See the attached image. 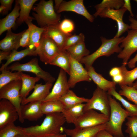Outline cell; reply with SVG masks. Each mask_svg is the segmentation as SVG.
Listing matches in <instances>:
<instances>
[{
	"mask_svg": "<svg viewBox=\"0 0 137 137\" xmlns=\"http://www.w3.org/2000/svg\"><path fill=\"white\" fill-rule=\"evenodd\" d=\"M40 125L22 127L23 133L31 137H45L61 134L64 131L63 125L66 122L62 113L46 114Z\"/></svg>",
	"mask_w": 137,
	"mask_h": 137,
	"instance_id": "1",
	"label": "cell"
},
{
	"mask_svg": "<svg viewBox=\"0 0 137 137\" xmlns=\"http://www.w3.org/2000/svg\"><path fill=\"white\" fill-rule=\"evenodd\" d=\"M110 108L109 120L106 123L105 130L115 137H125L122 126L126 119L129 116V113L123 109L120 104L109 95Z\"/></svg>",
	"mask_w": 137,
	"mask_h": 137,
	"instance_id": "2",
	"label": "cell"
},
{
	"mask_svg": "<svg viewBox=\"0 0 137 137\" xmlns=\"http://www.w3.org/2000/svg\"><path fill=\"white\" fill-rule=\"evenodd\" d=\"M53 1L41 0L34 6L32 15L38 24L42 28L56 25L60 22V15L56 12Z\"/></svg>",
	"mask_w": 137,
	"mask_h": 137,
	"instance_id": "3",
	"label": "cell"
},
{
	"mask_svg": "<svg viewBox=\"0 0 137 137\" xmlns=\"http://www.w3.org/2000/svg\"><path fill=\"white\" fill-rule=\"evenodd\" d=\"M124 37L107 39L101 37V44L99 48L92 54L84 57L80 62L84 64L85 67L92 66L95 61L102 56H109L115 53H119L122 49L119 46Z\"/></svg>",
	"mask_w": 137,
	"mask_h": 137,
	"instance_id": "4",
	"label": "cell"
},
{
	"mask_svg": "<svg viewBox=\"0 0 137 137\" xmlns=\"http://www.w3.org/2000/svg\"><path fill=\"white\" fill-rule=\"evenodd\" d=\"M22 85L21 80L13 81L0 89V99H5L10 101L16 108L19 115V120L23 123L24 120L21 113L22 99L20 90Z\"/></svg>",
	"mask_w": 137,
	"mask_h": 137,
	"instance_id": "5",
	"label": "cell"
},
{
	"mask_svg": "<svg viewBox=\"0 0 137 137\" xmlns=\"http://www.w3.org/2000/svg\"><path fill=\"white\" fill-rule=\"evenodd\" d=\"M90 110H99L101 113L109 117L110 108L109 95L106 92L97 87L91 98L85 104L84 112Z\"/></svg>",
	"mask_w": 137,
	"mask_h": 137,
	"instance_id": "6",
	"label": "cell"
},
{
	"mask_svg": "<svg viewBox=\"0 0 137 137\" xmlns=\"http://www.w3.org/2000/svg\"><path fill=\"white\" fill-rule=\"evenodd\" d=\"M11 71H15L22 72H27L33 73L36 77L42 79L46 83H53L55 78L49 73L42 70L39 66L38 60L36 58H33L24 63H15L8 66L6 68Z\"/></svg>",
	"mask_w": 137,
	"mask_h": 137,
	"instance_id": "7",
	"label": "cell"
},
{
	"mask_svg": "<svg viewBox=\"0 0 137 137\" xmlns=\"http://www.w3.org/2000/svg\"><path fill=\"white\" fill-rule=\"evenodd\" d=\"M60 50L56 44L44 32L39 45L35 49L40 60L45 64H49Z\"/></svg>",
	"mask_w": 137,
	"mask_h": 137,
	"instance_id": "8",
	"label": "cell"
},
{
	"mask_svg": "<svg viewBox=\"0 0 137 137\" xmlns=\"http://www.w3.org/2000/svg\"><path fill=\"white\" fill-rule=\"evenodd\" d=\"M109 117L101 113H99L93 110H90L84 112L74 123L76 130L91 127L106 123Z\"/></svg>",
	"mask_w": 137,
	"mask_h": 137,
	"instance_id": "9",
	"label": "cell"
},
{
	"mask_svg": "<svg viewBox=\"0 0 137 137\" xmlns=\"http://www.w3.org/2000/svg\"><path fill=\"white\" fill-rule=\"evenodd\" d=\"M123 49L117 56L123 60L122 65L126 66L131 56L137 51V30H128L127 34L123 39L120 46Z\"/></svg>",
	"mask_w": 137,
	"mask_h": 137,
	"instance_id": "10",
	"label": "cell"
},
{
	"mask_svg": "<svg viewBox=\"0 0 137 137\" xmlns=\"http://www.w3.org/2000/svg\"><path fill=\"white\" fill-rule=\"evenodd\" d=\"M70 60L69 78L68 80L70 88L74 87L77 83L81 81L91 82V79L87 70L83 67L81 63L70 56Z\"/></svg>",
	"mask_w": 137,
	"mask_h": 137,
	"instance_id": "11",
	"label": "cell"
},
{
	"mask_svg": "<svg viewBox=\"0 0 137 137\" xmlns=\"http://www.w3.org/2000/svg\"><path fill=\"white\" fill-rule=\"evenodd\" d=\"M70 88L66 73L61 69L51 91L43 102L58 100L68 91Z\"/></svg>",
	"mask_w": 137,
	"mask_h": 137,
	"instance_id": "12",
	"label": "cell"
},
{
	"mask_svg": "<svg viewBox=\"0 0 137 137\" xmlns=\"http://www.w3.org/2000/svg\"><path fill=\"white\" fill-rule=\"evenodd\" d=\"M19 118L15 107L9 101L2 99L0 101V130L14 122Z\"/></svg>",
	"mask_w": 137,
	"mask_h": 137,
	"instance_id": "13",
	"label": "cell"
},
{
	"mask_svg": "<svg viewBox=\"0 0 137 137\" xmlns=\"http://www.w3.org/2000/svg\"><path fill=\"white\" fill-rule=\"evenodd\" d=\"M127 10L123 7L118 9H106L104 10L99 15L101 17L109 18L116 21L118 26V30L114 38L119 37L123 34L131 29L130 25L125 24L123 20L124 15Z\"/></svg>",
	"mask_w": 137,
	"mask_h": 137,
	"instance_id": "14",
	"label": "cell"
},
{
	"mask_svg": "<svg viewBox=\"0 0 137 137\" xmlns=\"http://www.w3.org/2000/svg\"><path fill=\"white\" fill-rule=\"evenodd\" d=\"M65 11L74 12L81 15L91 22L94 21V17L87 10L83 0H71L68 1H63L57 13L59 14Z\"/></svg>",
	"mask_w": 137,
	"mask_h": 137,
	"instance_id": "15",
	"label": "cell"
},
{
	"mask_svg": "<svg viewBox=\"0 0 137 137\" xmlns=\"http://www.w3.org/2000/svg\"><path fill=\"white\" fill-rule=\"evenodd\" d=\"M52 86V83L49 82L46 83L44 84L42 83L36 84L32 93L22 101V105L33 102H43L50 93Z\"/></svg>",
	"mask_w": 137,
	"mask_h": 137,
	"instance_id": "16",
	"label": "cell"
},
{
	"mask_svg": "<svg viewBox=\"0 0 137 137\" xmlns=\"http://www.w3.org/2000/svg\"><path fill=\"white\" fill-rule=\"evenodd\" d=\"M42 102H33L22 105L21 113L23 119L35 121L42 117L44 115L41 109Z\"/></svg>",
	"mask_w": 137,
	"mask_h": 137,
	"instance_id": "17",
	"label": "cell"
},
{
	"mask_svg": "<svg viewBox=\"0 0 137 137\" xmlns=\"http://www.w3.org/2000/svg\"><path fill=\"white\" fill-rule=\"evenodd\" d=\"M24 31L15 33L11 29L8 30L5 37L0 41V49L5 51L17 50L20 47V40Z\"/></svg>",
	"mask_w": 137,
	"mask_h": 137,
	"instance_id": "18",
	"label": "cell"
},
{
	"mask_svg": "<svg viewBox=\"0 0 137 137\" xmlns=\"http://www.w3.org/2000/svg\"><path fill=\"white\" fill-rule=\"evenodd\" d=\"M106 123L94 127L76 130L64 128V131L67 135L71 137H96L101 130L105 129Z\"/></svg>",
	"mask_w": 137,
	"mask_h": 137,
	"instance_id": "19",
	"label": "cell"
},
{
	"mask_svg": "<svg viewBox=\"0 0 137 137\" xmlns=\"http://www.w3.org/2000/svg\"><path fill=\"white\" fill-rule=\"evenodd\" d=\"M20 7L17 1L12 10L4 18L0 20V35L6 31L15 27L16 22L19 16Z\"/></svg>",
	"mask_w": 137,
	"mask_h": 137,
	"instance_id": "20",
	"label": "cell"
},
{
	"mask_svg": "<svg viewBox=\"0 0 137 137\" xmlns=\"http://www.w3.org/2000/svg\"><path fill=\"white\" fill-rule=\"evenodd\" d=\"M20 7L19 16L16 21V24L18 25L23 23L34 20L33 17L30 16V12L32 9L35 3L37 0H16Z\"/></svg>",
	"mask_w": 137,
	"mask_h": 137,
	"instance_id": "21",
	"label": "cell"
},
{
	"mask_svg": "<svg viewBox=\"0 0 137 137\" xmlns=\"http://www.w3.org/2000/svg\"><path fill=\"white\" fill-rule=\"evenodd\" d=\"M85 68L89 76L97 87L106 92L113 88H116V83L106 79L101 75L97 73L92 66L85 67Z\"/></svg>",
	"mask_w": 137,
	"mask_h": 137,
	"instance_id": "22",
	"label": "cell"
},
{
	"mask_svg": "<svg viewBox=\"0 0 137 137\" xmlns=\"http://www.w3.org/2000/svg\"><path fill=\"white\" fill-rule=\"evenodd\" d=\"M44 33L53 41L60 50H63L66 39L70 35H66L62 32L58 25L45 27Z\"/></svg>",
	"mask_w": 137,
	"mask_h": 137,
	"instance_id": "23",
	"label": "cell"
},
{
	"mask_svg": "<svg viewBox=\"0 0 137 137\" xmlns=\"http://www.w3.org/2000/svg\"><path fill=\"white\" fill-rule=\"evenodd\" d=\"M21 79L22 85L20 95L22 101L27 97L30 92L34 89L36 83L38 81L40 78L36 76L31 77L22 72L21 75Z\"/></svg>",
	"mask_w": 137,
	"mask_h": 137,
	"instance_id": "24",
	"label": "cell"
},
{
	"mask_svg": "<svg viewBox=\"0 0 137 137\" xmlns=\"http://www.w3.org/2000/svg\"><path fill=\"white\" fill-rule=\"evenodd\" d=\"M37 55L35 49H32L27 47L25 49L20 51L13 50L11 51L8 56L5 63L3 64L0 68V71L6 69L8 66L12 62L20 60L27 56Z\"/></svg>",
	"mask_w": 137,
	"mask_h": 137,
	"instance_id": "25",
	"label": "cell"
},
{
	"mask_svg": "<svg viewBox=\"0 0 137 137\" xmlns=\"http://www.w3.org/2000/svg\"><path fill=\"white\" fill-rule=\"evenodd\" d=\"M32 21L26 22L30 31V41L27 47L35 49L39 46L42 36L45 30V27H39L34 24Z\"/></svg>",
	"mask_w": 137,
	"mask_h": 137,
	"instance_id": "26",
	"label": "cell"
},
{
	"mask_svg": "<svg viewBox=\"0 0 137 137\" xmlns=\"http://www.w3.org/2000/svg\"><path fill=\"white\" fill-rule=\"evenodd\" d=\"M85 104H77L65 109L62 113L68 123L73 124L84 113L83 109Z\"/></svg>",
	"mask_w": 137,
	"mask_h": 137,
	"instance_id": "27",
	"label": "cell"
},
{
	"mask_svg": "<svg viewBox=\"0 0 137 137\" xmlns=\"http://www.w3.org/2000/svg\"><path fill=\"white\" fill-rule=\"evenodd\" d=\"M70 64L69 54L66 50H62L53 58L49 64L60 67L69 74Z\"/></svg>",
	"mask_w": 137,
	"mask_h": 137,
	"instance_id": "28",
	"label": "cell"
},
{
	"mask_svg": "<svg viewBox=\"0 0 137 137\" xmlns=\"http://www.w3.org/2000/svg\"><path fill=\"white\" fill-rule=\"evenodd\" d=\"M66 50L71 57L80 62L84 57L89 55L90 53L89 50L86 48L84 42L71 46Z\"/></svg>",
	"mask_w": 137,
	"mask_h": 137,
	"instance_id": "29",
	"label": "cell"
},
{
	"mask_svg": "<svg viewBox=\"0 0 137 137\" xmlns=\"http://www.w3.org/2000/svg\"><path fill=\"white\" fill-rule=\"evenodd\" d=\"M89 99L84 97L77 96L72 90H69L58 100L62 102L66 108L77 104L86 103Z\"/></svg>",
	"mask_w": 137,
	"mask_h": 137,
	"instance_id": "30",
	"label": "cell"
},
{
	"mask_svg": "<svg viewBox=\"0 0 137 137\" xmlns=\"http://www.w3.org/2000/svg\"><path fill=\"white\" fill-rule=\"evenodd\" d=\"M124 3L123 0H103L95 6L96 12L93 16L96 18L99 16L101 13L106 9H119L122 7Z\"/></svg>",
	"mask_w": 137,
	"mask_h": 137,
	"instance_id": "31",
	"label": "cell"
},
{
	"mask_svg": "<svg viewBox=\"0 0 137 137\" xmlns=\"http://www.w3.org/2000/svg\"><path fill=\"white\" fill-rule=\"evenodd\" d=\"M109 95L112 96L119 101L125 110L129 113V116H137V105L132 104L125 99L116 90V88H113L107 92Z\"/></svg>",
	"mask_w": 137,
	"mask_h": 137,
	"instance_id": "32",
	"label": "cell"
},
{
	"mask_svg": "<svg viewBox=\"0 0 137 137\" xmlns=\"http://www.w3.org/2000/svg\"><path fill=\"white\" fill-rule=\"evenodd\" d=\"M65 107L59 100L42 102L41 109L44 114L54 113H62Z\"/></svg>",
	"mask_w": 137,
	"mask_h": 137,
	"instance_id": "33",
	"label": "cell"
},
{
	"mask_svg": "<svg viewBox=\"0 0 137 137\" xmlns=\"http://www.w3.org/2000/svg\"><path fill=\"white\" fill-rule=\"evenodd\" d=\"M0 75V89L13 81L21 80V75L22 72L12 71L4 69L1 71Z\"/></svg>",
	"mask_w": 137,
	"mask_h": 137,
	"instance_id": "34",
	"label": "cell"
},
{
	"mask_svg": "<svg viewBox=\"0 0 137 137\" xmlns=\"http://www.w3.org/2000/svg\"><path fill=\"white\" fill-rule=\"evenodd\" d=\"M126 66L122 65L119 67L123 79L120 84L132 86L134 81L137 79V67L131 70H127Z\"/></svg>",
	"mask_w": 137,
	"mask_h": 137,
	"instance_id": "35",
	"label": "cell"
},
{
	"mask_svg": "<svg viewBox=\"0 0 137 137\" xmlns=\"http://www.w3.org/2000/svg\"><path fill=\"white\" fill-rule=\"evenodd\" d=\"M23 134L22 127L16 126L14 123L9 124L0 130V137H16Z\"/></svg>",
	"mask_w": 137,
	"mask_h": 137,
	"instance_id": "36",
	"label": "cell"
},
{
	"mask_svg": "<svg viewBox=\"0 0 137 137\" xmlns=\"http://www.w3.org/2000/svg\"><path fill=\"white\" fill-rule=\"evenodd\" d=\"M121 90L119 94L121 96L126 97L127 99L137 105V90L132 86L124 84L119 85Z\"/></svg>",
	"mask_w": 137,
	"mask_h": 137,
	"instance_id": "37",
	"label": "cell"
},
{
	"mask_svg": "<svg viewBox=\"0 0 137 137\" xmlns=\"http://www.w3.org/2000/svg\"><path fill=\"white\" fill-rule=\"evenodd\" d=\"M126 119L125 132L128 134V137H137V116H128Z\"/></svg>",
	"mask_w": 137,
	"mask_h": 137,
	"instance_id": "38",
	"label": "cell"
},
{
	"mask_svg": "<svg viewBox=\"0 0 137 137\" xmlns=\"http://www.w3.org/2000/svg\"><path fill=\"white\" fill-rule=\"evenodd\" d=\"M85 37L82 33L79 35L72 34L67 37L65 44L63 50H66L68 47L80 43L84 42Z\"/></svg>",
	"mask_w": 137,
	"mask_h": 137,
	"instance_id": "39",
	"label": "cell"
},
{
	"mask_svg": "<svg viewBox=\"0 0 137 137\" xmlns=\"http://www.w3.org/2000/svg\"><path fill=\"white\" fill-rule=\"evenodd\" d=\"M60 30L67 35H70L74 30L75 25L71 20L67 19H63L58 25Z\"/></svg>",
	"mask_w": 137,
	"mask_h": 137,
	"instance_id": "40",
	"label": "cell"
},
{
	"mask_svg": "<svg viewBox=\"0 0 137 137\" xmlns=\"http://www.w3.org/2000/svg\"><path fill=\"white\" fill-rule=\"evenodd\" d=\"M30 41V31L28 28L23 33L19 41V46L27 47Z\"/></svg>",
	"mask_w": 137,
	"mask_h": 137,
	"instance_id": "41",
	"label": "cell"
},
{
	"mask_svg": "<svg viewBox=\"0 0 137 137\" xmlns=\"http://www.w3.org/2000/svg\"><path fill=\"white\" fill-rule=\"evenodd\" d=\"M14 1L13 0H0L1 5L4 6L6 8V14L8 13V11L11 9Z\"/></svg>",
	"mask_w": 137,
	"mask_h": 137,
	"instance_id": "42",
	"label": "cell"
},
{
	"mask_svg": "<svg viewBox=\"0 0 137 137\" xmlns=\"http://www.w3.org/2000/svg\"><path fill=\"white\" fill-rule=\"evenodd\" d=\"M124 3L122 7L125 8L129 12L130 16L134 18V16L132 9L130 1L129 0H124Z\"/></svg>",
	"mask_w": 137,
	"mask_h": 137,
	"instance_id": "43",
	"label": "cell"
},
{
	"mask_svg": "<svg viewBox=\"0 0 137 137\" xmlns=\"http://www.w3.org/2000/svg\"><path fill=\"white\" fill-rule=\"evenodd\" d=\"M120 74L121 71L119 67H114L109 72V75L112 77Z\"/></svg>",
	"mask_w": 137,
	"mask_h": 137,
	"instance_id": "44",
	"label": "cell"
},
{
	"mask_svg": "<svg viewBox=\"0 0 137 137\" xmlns=\"http://www.w3.org/2000/svg\"><path fill=\"white\" fill-rule=\"evenodd\" d=\"M137 62V54L132 58L128 62L127 65L130 68H133L135 67L136 63Z\"/></svg>",
	"mask_w": 137,
	"mask_h": 137,
	"instance_id": "45",
	"label": "cell"
},
{
	"mask_svg": "<svg viewBox=\"0 0 137 137\" xmlns=\"http://www.w3.org/2000/svg\"><path fill=\"white\" fill-rule=\"evenodd\" d=\"M96 137H115L112 135L107 131L105 129H104L100 131L97 134ZM125 137H128L126 136Z\"/></svg>",
	"mask_w": 137,
	"mask_h": 137,
	"instance_id": "46",
	"label": "cell"
},
{
	"mask_svg": "<svg viewBox=\"0 0 137 137\" xmlns=\"http://www.w3.org/2000/svg\"><path fill=\"white\" fill-rule=\"evenodd\" d=\"M129 20L131 23L130 25V28L137 30V19L130 16Z\"/></svg>",
	"mask_w": 137,
	"mask_h": 137,
	"instance_id": "47",
	"label": "cell"
},
{
	"mask_svg": "<svg viewBox=\"0 0 137 137\" xmlns=\"http://www.w3.org/2000/svg\"><path fill=\"white\" fill-rule=\"evenodd\" d=\"M11 51H5L1 50L0 52V63L4 60H6Z\"/></svg>",
	"mask_w": 137,
	"mask_h": 137,
	"instance_id": "48",
	"label": "cell"
},
{
	"mask_svg": "<svg viewBox=\"0 0 137 137\" xmlns=\"http://www.w3.org/2000/svg\"><path fill=\"white\" fill-rule=\"evenodd\" d=\"M113 81L115 83L120 84L122 81L123 78L121 73L112 77Z\"/></svg>",
	"mask_w": 137,
	"mask_h": 137,
	"instance_id": "49",
	"label": "cell"
},
{
	"mask_svg": "<svg viewBox=\"0 0 137 137\" xmlns=\"http://www.w3.org/2000/svg\"><path fill=\"white\" fill-rule=\"evenodd\" d=\"M62 0H55V6L54 9L57 12L59 8L60 5L63 1Z\"/></svg>",
	"mask_w": 137,
	"mask_h": 137,
	"instance_id": "50",
	"label": "cell"
},
{
	"mask_svg": "<svg viewBox=\"0 0 137 137\" xmlns=\"http://www.w3.org/2000/svg\"><path fill=\"white\" fill-rule=\"evenodd\" d=\"M45 137H66V134H59L55 135L49 136Z\"/></svg>",
	"mask_w": 137,
	"mask_h": 137,
	"instance_id": "51",
	"label": "cell"
},
{
	"mask_svg": "<svg viewBox=\"0 0 137 137\" xmlns=\"http://www.w3.org/2000/svg\"><path fill=\"white\" fill-rule=\"evenodd\" d=\"M16 137H31L30 136L25 134L20 135Z\"/></svg>",
	"mask_w": 137,
	"mask_h": 137,
	"instance_id": "52",
	"label": "cell"
},
{
	"mask_svg": "<svg viewBox=\"0 0 137 137\" xmlns=\"http://www.w3.org/2000/svg\"><path fill=\"white\" fill-rule=\"evenodd\" d=\"M132 86L137 90V81L133 83Z\"/></svg>",
	"mask_w": 137,
	"mask_h": 137,
	"instance_id": "53",
	"label": "cell"
},
{
	"mask_svg": "<svg viewBox=\"0 0 137 137\" xmlns=\"http://www.w3.org/2000/svg\"><path fill=\"white\" fill-rule=\"evenodd\" d=\"M134 1H135L137 3V0H134ZM136 19H137V14L136 15Z\"/></svg>",
	"mask_w": 137,
	"mask_h": 137,
	"instance_id": "54",
	"label": "cell"
}]
</instances>
